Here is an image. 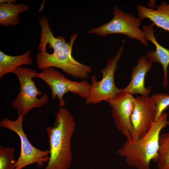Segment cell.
<instances>
[{
  "label": "cell",
  "instance_id": "obj_1",
  "mask_svg": "<svg viewBox=\"0 0 169 169\" xmlns=\"http://www.w3.org/2000/svg\"><path fill=\"white\" fill-rule=\"evenodd\" d=\"M39 23L41 30L38 48L40 51L36 55L38 67L42 70L56 67L76 78L88 77L92 71L90 66L79 62L72 55L73 46L78 34H72L69 42H67L64 36H54L46 17L41 16Z\"/></svg>",
  "mask_w": 169,
  "mask_h": 169
},
{
  "label": "cell",
  "instance_id": "obj_2",
  "mask_svg": "<svg viewBox=\"0 0 169 169\" xmlns=\"http://www.w3.org/2000/svg\"><path fill=\"white\" fill-rule=\"evenodd\" d=\"M76 123L65 108H60L53 126L47 128L49 145V159L44 169H68L72 160L71 140Z\"/></svg>",
  "mask_w": 169,
  "mask_h": 169
},
{
  "label": "cell",
  "instance_id": "obj_3",
  "mask_svg": "<svg viewBox=\"0 0 169 169\" xmlns=\"http://www.w3.org/2000/svg\"><path fill=\"white\" fill-rule=\"evenodd\" d=\"M168 125V114L163 113L146 134L135 141L127 138L117 153L125 158L128 166L137 169H150L151 161L157 162L159 158L160 132Z\"/></svg>",
  "mask_w": 169,
  "mask_h": 169
},
{
  "label": "cell",
  "instance_id": "obj_4",
  "mask_svg": "<svg viewBox=\"0 0 169 169\" xmlns=\"http://www.w3.org/2000/svg\"><path fill=\"white\" fill-rule=\"evenodd\" d=\"M19 80L20 89L16 98L11 102L12 108L25 115L32 109L43 106L49 101L48 95L43 94L37 87L33 78L35 77V70L31 68L19 67L13 70Z\"/></svg>",
  "mask_w": 169,
  "mask_h": 169
},
{
  "label": "cell",
  "instance_id": "obj_5",
  "mask_svg": "<svg viewBox=\"0 0 169 169\" xmlns=\"http://www.w3.org/2000/svg\"><path fill=\"white\" fill-rule=\"evenodd\" d=\"M113 10V17L111 20L101 26L90 29L88 33L104 37L111 34H123L147 46L148 43L144 33L140 28L141 20L138 17L125 13L116 6H114Z\"/></svg>",
  "mask_w": 169,
  "mask_h": 169
},
{
  "label": "cell",
  "instance_id": "obj_6",
  "mask_svg": "<svg viewBox=\"0 0 169 169\" xmlns=\"http://www.w3.org/2000/svg\"><path fill=\"white\" fill-rule=\"evenodd\" d=\"M35 77L41 79L49 86L52 100H54L57 98L60 108L65 106L63 97L68 92L78 95L85 100L89 97L90 84L88 81L70 80L53 67L42 69L40 73H37Z\"/></svg>",
  "mask_w": 169,
  "mask_h": 169
},
{
  "label": "cell",
  "instance_id": "obj_7",
  "mask_svg": "<svg viewBox=\"0 0 169 169\" xmlns=\"http://www.w3.org/2000/svg\"><path fill=\"white\" fill-rule=\"evenodd\" d=\"M18 118L15 120L5 118L0 121V127L11 130L17 133L21 141L19 156L13 166V169H22L28 165L36 163L38 168L42 167L44 162H48L49 157V150H39L30 143L23 128L24 115L17 112Z\"/></svg>",
  "mask_w": 169,
  "mask_h": 169
},
{
  "label": "cell",
  "instance_id": "obj_8",
  "mask_svg": "<svg viewBox=\"0 0 169 169\" xmlns=\"http://www.w3.org/2000/svg\"><path fill=\"white\" fill-rule=\"evenodd\" d=\"M124 47V45L121 46L116 55L107 61L105 67L101 69L103 77L100 80L97 81L95 75L91 76L89 95L85 100L86 104L95 105L106 101L115 97L122 92V89L118 88L115 85L114 77L118 67L117 63L121 57Z\"/></svg>",
  "mask_w": 169,
  "mask_h": 169
},
{
  "label": "cell",
  "instance_id": "obj_9",
  "mask_svg": "<svg viewBox=\"0 0 169 169\" xmlns=\"http://www.w3.org/2000/svg\"><path fill=\"white\" fill-rule=\"evenodd\" d=\"M156 116V104L149 96L134 98V106L131 118V140L135 141L148 131Z\"/></svg>",
  "mask_w": 169,
  "mask_h": 169
},
{
  "label": "cell",
  "instance_id": "obj_10",
  "mask_svg": "<svg viewBox=\"0 0 169 169\" xmlns=\"http://www.w3.org/2000/svg\"><path fill=\"white\" fill-rule=\"evenodd\" d=\"M132 95L122 91L115 97L106 101L111 108L112 115L116 127L128 139L131 138V118L134 106V98Z\"/></svg>",
  "mask_w": 169,
  "mask_h": 169
},
{
  "label": "cell",
  "instance_id": "obj_11",
  "mask_svg": "<svg viewBox=\"0 0 169 169\" xmlns=\"http://www.w3.org/2000/svg\"><path fill=\"white\" fill-rule=\"evenodd\" d=\"M152 65L146 56H141L139 59L137 64L131 70V78L128 85L122 91L132 94L139 93L144 96H149L151 90L149 86L146 88L145 80L146 73L151 69Z\"/></svg>",
  "mask_w": 169,
  "mask_h": 169
},
{
  "label": "cell",
  "instance_id": "obj_12",
  "mask_svg": "<svg viewBox=\"0 0 169 169\" xmlns=\"http://www.w3.org/2000/svg\"><path fill=\"white\" fill-rule=\"evenodd\" d=\"M154 25L152 23L148 25H144L142 27L146 39L153 44L156 47L155 50L147 51L146 57L152 62L161 64L164 73L163 84L164 87H166L168 84L167 69L169 64V50L163 47L157 41L154 34Z\"/></svg>",
  "mask_w": 169,
  "mask_h": 169
},
{
  "label": "cell",
  "instance_id": "obj_13",
  "mask_svg": "<svg viewBox=\"0 0 169 169\" xmlns=\"http://www.w3.org/2000/svg\"><path fill=\"white\" fill-rule=\"evenodd\" d=\"M138 17L141 20L147 18L157 27L169 32V4L164 1L156 7V9L141 4L136 6Z\"/></svg>",
  "mask_w": 169,
  "mask_h": 169
},
{
  "label": "cell",
  "instance_id": "obj_14",
  "mask_svg": "<svg viewBox=\"0 0 169 169\" xmlns=\"http://www.w3.org/2000/svg\"><path fill=\"white\" fill-rule=\"evenodd\" d=\"M30 50L18 56L7 55L0 51V79L6 74L12 73L16 69L25 65H29L33 63Z\"/></svg>",
  "mask_w": 169,
  "mask_h": 169
},
{
  "label": "cell",
  "instance_id": "obj_15",
  "mask_svg": "<svg viewBox=\"0 0 169 169\" xmlns=\"http://www.w3.org/2000/svg\"><path fill=\"white\" fill-rule=\"evenodd\" d=\"M29 10L27 4L22 3H0V25L5 27L16 26L19 23V13Z\"/></svg>",
  "mask_w": 169,
  "mask_h": 169
},
{
  "label": "cell",
  "instance_id": "obj_16",
  "mask_svg": "<svg viewBox=\"0 0 169 169\" xmlns=\"http://www.w3.org/2000/svg\"><path fill=\"white\" fill-rule=\"evenodd\" d=\"M159 145L158 169H169V132L160 135Z\"/></svg>",
  "mask_w": 169,
  "mask_h": 169
},
{
  "label": "cell",
  "instance_id": "obj_17",
  "mask_svg": "<svg viewBox=\"0 0 169 169\" xmlns=\"http://www.w3.org/2000/svg\"><path fill=\"white\" fill-rule=\"evenodd\" d=\"M14 147L0 146V169H13L15 160Z\"/></svg>",
  "mask_w": 169,
  "mask_h": 169
},
{
  "label": "cell",
  "instance_id": "obj_18",
  "mask_svg": "<svg viewBox=\"0 0 169 169\" xmlns=\"http://www.w3.org/2000/svg\"><path fill=\"white\" fill-rule=\"evenodd\" d=\"M156 104V121L163 114L164 111L169 106V95L167 94L158 93L151 96Z\"/></svg>",
  "mask_w": 169,
  "mask_h": 169
},
{
  "label": "cell",
  "instance_id": "obj_19",
  "mask_svg": "<svg viewBox=\"0 0 169 169\" xmlns=\"http://www.w3.org/2000/svg\"><path fill=\"white\" fill-rule=\"evenodd\" d=\"M16 0H0V3H13L16 4Z\"/></svg>",
  "mask_w": 169,
  "mask_h": 169
}]
</instances>
